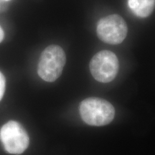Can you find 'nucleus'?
I'll use <instances>...</instances> for the list:
<instances>
[{"label": "nucleus", "mask_w": 155, "mask_h": 155, "mask_svg": "<svg viewBox=\"0 0 155 155\" xmlns=\"http://www.w3.org/2000/svg\"><path fill=\"white\" fill-rule=\"evenodd\" d=\"M4 37H5V34H4V31L2 29L1 27H0V42L3 40Z\"/></svg>", "instance_id": "obj_8"}, {"label": "nucleus", "mask_w": 155, "mask_h": 155, "mask_svg": "<svg viewBox=\"0 0 155 155\" xmlns=\"http://www.w3.org/2000/svg\"><path fill=\"white\" fill-rule=\"evenodd\" d=\"M6 80L4 75L0 72V101L2 100L5 92Z\"/></svg>", "instance_id": "obj_7"}, {"label": "nucleus", "mask_w": 155, "mask_h": 155, "mask_svg": "<svg viewBox=\"0 0 155 155\" xmlns=\"http://www.w3.org/2000/svg\"><path fill=\"white\" fill-rule=\"evenodd\" d=\"M65 61L63 48L55 45L48 46L40 55L38 67L39 76L45 81L54 82L61 75Z\"/></svg>", "instance_id": "obj_2"}, {"label": "nucleus", "mask_w": 155, "mask_h": 155, "mask_svg": "<svg viewBox=\"0 0 155 155\" xmlns=\"http://www.w3.org/2000/svg\"><path fill=\"white\" fill-rule=\"evenodd\" d=\"M6 1H7V0H6Z\"/></svg>", "instance_id": "obj_9"}, {"label": "nucleus", "mask_w": 155, "mask_h": 155, "mask_svg": "<svg viewBox=\"0 0 155 155\" xmlns=\"http://www.w3.org/2000/svg\"><path fill=\"white\" fill-rule=\"evenodd\" d=\"M128 6L136 16L145 18L154 11L155 0H128Z\"/></svg>", "instance_id": "obj_6"}, {"label": "nucleus", "mask_w": 155, "mask_h": 155, "mask_svg": "<svg viewBox=\"0 0 155 155\" xmlns=\"http://www.w3.org/2000/svg\"><path fill=\"white\" fill-rule=\"evenodd\" d=\"M117 56L113 52L102 50L92 58L89 68L93 77L101 83H109L115 78L119 71Z\"/></svg>", "instance_id": "obj_4"}, {"label": "nucleus", "mask_w": 155, "mask_h": 155, "mask_svg": "<svg viewBox=\"0 0 155 155\" xmlns=\"http://www.w3.org/2000/svg\"><path fill=\"white\" fill-rule=\"evenodd\" d=\"M0 141L9 154H20L28 149L30 138L20 124L9 121L0 129Z\"/></svg>", "instance_id": "obj_3"}, {"label": "nucleus", "mask_w": 155, "mask_h": 155, "mask_svg": "<svg viewBox=\"0 0 155 155\" xmlns=\"http://www.w3.org/2000/svg\"><path fill=\"white\" fill-rule=\"evenodd\" d=\"M96 32L101 41L110 45H118L121 43L127 37L128 27L121 16L111 15L98 21Z\"/></svg>", "instance_id": "obj_5"}, {"label": "nucleus", "mask_w": 155, "mask_h": 155, "mask_svg": "<svg viewBox=\"0 0 155 155\" xmlns=\"http://www.w3.org/2000/svg\"><path fill=\"white\" fill-rule=\"evenodd\" d=\"M79 111L84 122L95 127L108 124L115 116L113 105L99 98H88L83 100L80 104Z\"/></svg>", "instance_id": "obj_1"}]
</instances>
